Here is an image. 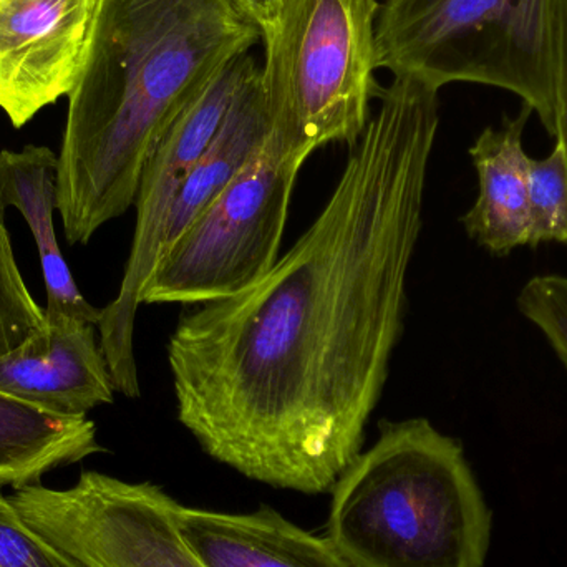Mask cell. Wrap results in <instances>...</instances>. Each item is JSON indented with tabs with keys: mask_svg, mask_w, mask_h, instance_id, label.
<instances>
[{
	"mask_svg": "<svg viewBox=\"0 0 567 567\" xmlns=\"http://www.w3.org/2000/svg\"><path fill=\"white\" fill-rule=\"evenodd\" d=\"M256 66V60L249 52L239 53L226 63L176 116L143 169L135 199V236L125 275L115 299L102 309L99 323L100 343L116 392L128 399L140 396L138 367L133 346L136 313L142 306L140 296L143 287L159 255L166 216L183 183L215 138L233 100Z\"/></svg>",
	"mask_w": 567,
	"mask_h": 567,
	"instance_id": "obj_8",
	"label": "cell"
},
{
	"mask_svg": "<svg viewBox=\"0 0 567 567\" xmlns=\"http://www.w3.org/2000/svg\"><path fill=\"white\" fill-rule=\"evenodd\" d=\"M56 178L59 155L47 146L0 150V209L16 208L35 239L45 279V312L79 317L99 327L103 310L86 302L56 241Z\"/></svg>",
	"mask_w": 567,
	"mask_h": 567,
	"instance_id": "obj_13",
	"label": "cell"
},
{
	"mask_svg": "<svg viewBox=\"0 0 567 567\" xmlns=\"http://www.w3.org/2000/svg\"><path fill=\"white\" fill-rule=\"evenodd\" d=\"M10 502L80 567H208L179 535L178 502L153 483L86 470L69 488L20 486Z\"/></svg>",
	"mask_w": 567,
	"mask_h": 567,
	"instance_id": "obj_7",
	"label": "cell"
},
{
	"mask_svg": "<svg viewBox=\"0 0 567 567\" xmlns=\"http://www.w3.org/2000/svg\"><path fill=\"white\" fill-rule=\"evenodd\" d=\"M106 452L86 416H63L0 392V486L35 485L53 470Z\"/></svg>",
	"mask_w": 567,
	"mask_h": 567,
	"instance_id": "obj_15",
	"label": "cell"
},
{
	"mask_svg": "<svg viewBox=\"0 0 567 567\" xmlns=\"http://www.w3.org/2000/svg\"><path fill=\"white\" fill-rule=\"evenodd\" d=\"M261 39L235 0H100L59 153L56 212L69 245H86L135 205L176 116Z\"/></svg>",
	"mask_w": 567,
	"mask_h": 567,
	"instance_id": "obj_2",
	"label": "cell"
},
{
	"mask_svg": "<svg viewBox=\"0 0 567 567\" xmlns=\"http://www.w3.org/2000/svg\"><path fill=\"white\" fill-rule=\"evenodd\" d=\"M439 92L393 76L296 245L169 336L179 423L246 478L320 495L362 452L405 322Z\"/></svg>",
	"mask_w": 567,
	"mask_h": 567,
	"instance_id": "obj_1",
	"label": "cell"
},
{
	"mask_svg": "<svg viewBox=\"0 0 567 567\" xmlns=\"http://www.w3.org/2000/svg\"><path fill=\"white\" fill-rule=\"evenodd\" d=\"M0 209V355L45 327V310L35 302L20 275Z\"/></svg>",
	"mask_w": 567,
	"mask_h": 567,
	"instance_id": "obj_17",
	"label": "cell"
},
{
	"mask_svg": "<svg viewBox=\"0 0 567 567\" xmlns=\"http://www.w3.org/2000/svg\"><path fill=\"white\" fill-rule=\"evenodd\" d=\"M533 110L509 118L499 128L483 130L470 148L478 173L480 193L475 205L462 218L466 235L493 255L506 256L528 246V162L523 132Z\"/></svg>",
	"mask_w": 567,
	"mask_h": 567,
	"instance_id": "obj_12",
	"label": "cell"
},
{
	"mask_svg": "<svg viewBox=\"0 0 567 567\" xmlns=\"http://www.w3.org/2000/svg\"><path fill=\"white\" fill-rule=\"evenodd\" d=\"M377 0H284L262 30L269 133L309 158L329 143L355 145L379 96Z\"/></svg>",
	"mask_w": 567,
	"mask_h": 567,
	"instance_id": "obj_5",
	"label": "cell"
},
{
	"mask_svg": "<svg viewBox=\"0 0 567 567\" xmlns=\"http://www.w3.org/2000/svg\"><path fill=\"white\" fill-rule=\"evenodd\" d=\"M0 392L63 416H86L115 400L96 326L47 313L45 327L0 355Z\"/></svg>",
	"mask_w": 567,
	"mask_h": 567,
	"instance_id": "obj_10",
	"label": "cell"
},
{
	"mask_svg": "<svg viewBox=\"0 0 567 567\" xmlns=\"http://www.w3.org/2000/svg\"><path fill=\"white\" fill-rule=\"evenodd\" d=\"M556 142L561 145L567 165V19L565 47H563L561 75H559L558 103H556Z\"/></svg>",
	"mask_w": 567,
	"mask_h": 567,
	"instance_id": "obj_20",
	"label": "cell"
},
{
	"mask_svg": "<svg viewBox=\"0 0 567 567\" xmlns=\"http://www.w3.org/2000/svg\"><path fill=\"white\" fill-rule=\"evenodd\" d=\"M528 246L542 243L567 245V165L561 145L546 158L528 162Z\"/></svg>",
	"mask_w": 567,
	"mask_h": 567,
	"instance_id": "obj_16",
	"label": "cell"
},
{
	"mask_svg": "<svg viewBox=\"0 0 567 567\" xmlns=\"http://www.w3.org/2000/svg\"><path fill=\"white\" fill-rule=\"evenodd\" d=\"M100 0H0V110L16 128L69 95Z\"/></svg>",
	"mask_w": 567,
	"mask_h": 567,
	"instance_id": "obj_9",
	"label": "cell"
},
{
	"mask_svg": "<svg viewBox=\"0 0 567 567\" xmlns=\"http://www.w3.org/2000/svg\"><path fill=\"white\" fill-rule=\"evenodd\" d=\"M0 486V567H80L27 525Z\"/></svg>",
	"mask_w": 567,
	"mask_h": 567,
	"instance_id": "obj_18",
	"label": "cell"
},
{
	"mask_svg": "<svg viewBox=\"0 0 567 567\" xmlns=\"http://www.w3.org/2000/svg\"><path fill=\"white\" fill-rule=\"evenodd\" d=\"M567 0H385L375 22L379 69L433 89L508 90L556 135Z\"/></svg>",
	"mask_w": 567,
	"mask_h": 567,
	"instance_id": "obj_4",
	"label": "cell"
},
{
	"mask_svg": "<svg viewBox=\"0 0 567 567\" xmlns=\"http://www.w3.org/2000/svg\"><path fill=\"white\" fill-rule=\"evenodd\" d=\"M179 535L208 567H357L327 536H316L261 506L221 513L176 503Z\"/></svg>",
	"mask_w": 567,
	"mask_h": 567,
	"instance_id": "obj_11",
	"label": "cell"
},
{
	"mask_svg": "<svg viewBox=\"0 0 567 567\" xmlns=\"http://www.w3.org/2000/svg\"><path fill=\"white\" fill-rule=\"evenodd\" d=\"M306 162L269 133L245 168L159 252L140 302L202 306L261 281L278 262Z\"/></svg>",
	"mask_w": 567,
	"mask_h": 567,
	"instance_id": "obj_6",
	"label": "cell"
},
{
	"mask_svg": "<svg viewBox=\"0 0 567 567\" xmlns=\"http://www.w3.org/2000/svg\"><path fill=\"white\" fill-rule=\"evenodd\" d=\"M327 538L357 567H483L493 516L458 440L380 423L332 488Z\"/></svg>",
	"mask_w": 567,
	"mask_h": 567,
	"instance_id": "obj_3",
	"label": "cell"
},
{
	"mask_svg": "<svg viewBox=\"0 0 567 567\" xmlns=\"http://www.w3.org/2000/svg\"><path fill=\"white\" fill-rule=\"evenodd\" d=\"M518 307L551 343L567 369V278L538 276L523 287Z\"/></svg>",
	"mask_w": 567,
	"mask_h": 567,
	"instance_id": "obj_19",
	"label": "cell"
},
{
	"mask_svg": "<svg viewBox=\"0 0 567 567\" xmlns=\"http://www.w3.org/2000/svg\"><path fill=\"white\" fill-rule=\"evenodd\" d=\"M235 2L241 7L243 12L248 13L258 23L262 32L275 22L284 0H235Z\"/></svg>",
	"mask_w": 567,
	"mask_h": 567,
	"instance_id": "obj_21",
	"label": "cell"
},
{
	"mask_svg": "<svg viewBox=\"0 0 567 567\" xmlns=\"http://www.w3.org/2000/svg\"><path fill=\"white\" fill-rule=\"evenodd\" d=\"M269 135V113L261 66H256L233 100L215 138L183 183L162 231L159 252L172 245L196 216L245 168ZM159 256V255H158ZM158 259V258H156Z\"/></svg>",
	"mask_w": 567,
	"mask_h": 567,
	"instance_id": "obj_14",
	"label": "cell"
}]
</instances>
